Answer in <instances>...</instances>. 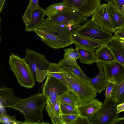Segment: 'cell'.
<instances>
[{"instance_id": "1", "label": "cell", "mask_w": 124, "mask_h": 124, "mask_svg": "<svg viewBox=\"0 0 124 124\" xmlns=\"http://www.w3.org/2000/svg\"><path fill=\"white\" fill-rule=\"evenodd\" d=\"M72 30L67 26L44 19L34 32L43 42L51 48L57 49L73 43Z\"/></svg>"}, {"instance_id": "2", "label": "cell", "mask_w": 124, "mask_h": 124, "mask_svg": "<svg viewBox=\"0 0 124 124\" xmlns=\"http://www.w3.org/2000/svg\"><path fill=\"white\" fill-rule=\"evenodd\" d=\"M46 104V99L40 90L29 97H18L16 102L10 108L20 111L24 116L23 124H47L43 120V110Z\"/></svg>"}, {"instance_id": "3", "label": "cell", "mask_w": 124, "mask_h": 124, "mask_svg": "<svg viewBox=\"0 0 124 124\" xmlns=\"http://www.w3.org/2000/svg\"><path fill=\"white\" fill-rule=\"evenodd\" d=\"M61 69L69 89L77 95L79 104L94 99L97 96V91L88 82L63 67Z\"/></svg>"}, {"instance_id": "4", "label": "cell", "mask_w": 124, "mask_h": 124, "mask_svg": "<svg viewBox=\"0 0 124 124\" xmlns=\"http://www.w3.org/2000/svg\"><path fill=\"white\" fill-rule=\"evenodd\" d=\"M10 68L22 86L31 88L35 85V78L28 64L18 55L10 54L8 61Z\"/></svg>"}, {"instance_id": "5", "label": "cell", "mask_w": 124, "mask_h": 124, "mask_svg": "<svg viewBox=\"0 0 124 124\" xmlns=\"http://www.w3.org/2000/svg\"><path fill=\"white\" fill-rule=\"evenodd\" d=\"M23 59L33 73L36 81L41 83L49 75L48 68L50 62L45 55L33 49H27Z\"/></svg>"}, {"instance_id": "6", "label": "cell", "mask_w": 124, "mask_h": 124, "mask_svg": "<svg viewBox=\"0 0 124 124\" xmlns=\"http://www.w3.org/2000/svg\"><path fill=\"white\" fill-rule=\"evenodd\" d=\"M117 105L111 97L105 98L101 107L89 120L92 124H113L118 116Z\"/></svg>"}, {"instance_id": "7", "label": "cell", "mask_w": 124, "mask_h": 124, "mask_svg": "<svg viewBox=\"0 0 124 124\" xmlns=\"http://www.w3.org/2000/svg\"><path fill=\"white\" fill-rule=\"evenodd\" d=\"M48 20L66 25L73 31L85 24L88 20L68 7Z\"/></svg>"}, {"instance_id": "8", "label": "cell", "mask_w": 124, "mask_h": 124, "mask_svg": "<svg viewBox=\"0 0 124 124\" xmlns=\"http://www.w3.org/2000/svg\"><path fill=\"white\" fill-rule=\"evenodd\" d=\"M69 89L68 87L62 81L48 75L42 89L46 103L54 104L58 97Z\"/></svg>"}, {"instance_id": "9", "label": "cell", "mask_w": 124, "mask_h": 124, "mask_svg": "<svg viewBox=\"0 0 124 124\" xmlns=\"http://www.w3.org/2000/svg\"><path fill=\"white\" fill-rule=\"evenodd\" d=\"M78 35L87 37L104 44L112 36V33L104 30L88 20L86 23L72 31Z\"/></svg>"}, {"instance_id": "10", "label": "cell", "mask_w": 124, "mask_h": 124, "mask_svg": "<svg viewBox=\"0 0 124 124\" xmlns=\"http://www.w3.org/2000/svg\"><path fill=\"white\" fill-rule=\"evenodd\" d=\"M92 16L91 21L99 28L112 33L116 31L107 4H100Z\"/></svg>"}, {"instance_id": "11", "label": "cell", "mask_w": 124, "mask_h": 124, "mask_svg": "<svg viewBox=\"0 0 124 124\" xmlns=\"http://www.w3.org/2000/svg\"><path fill=\"white\" fill-rule=\"evenodd\" d=\"M101 0H66L68 6L83 17L92 16L100 5Z\"/></svg>"}, {"instance_id": "12", "label": "cell", "mask_w": 124, "mask_h": 124, "mask_svg": "<svg viewBox=\"0 0 124 124\" xmlns=\"http://www.w3.org/2000/svg\"><path fill=\"white\" fill-rule=\"evenodd\" d=\"M101 63L109 82L119 84L124 80V66L123 65L116 61Z\"/></svg>"}, {"instance_id": "13", "label": "cell", "mask_w": 124, "mask_h": 124, "mask_svg": "<svg viewBox=\"0 0 124 124\" xmlns=\"http://www.w3.org/2000/svg\"><path fill=\"white\" fill-rule=\"evenodd\" d=\"M102 105L96 99L79 103L77 106L79 116L88 119L98 111Z\"/></svg>"}, {"instance_id": "14", "label": "cell", "mask_w": 124, "mask_h": 124, "mask_svg": "<svg viewBox=\"0 0 124 124\" xmlns=\"http://www.w3.org/2000/svg\"><path fill=\"white\" fill-rule=\"evenodd\" d=\"M105 45L111 51L116 61L124 66V46L119 39L113 36Z\"/></svg>"}, {"instance_id": "15", "label": "cell", "mask_w": 124, "mask_h": 124, "mask_svg": "<svg viewBox=\"0 0 124 124\" xmlns=\"http://www.w3.org/2000/svg\"><path fill=\"white\" fill-rule=\"evenodd\" d=\"M96 63L99 69V73L94 78H90V83L100 94L106 88L109 82L106 78L102 63Z\"/></svg>"}, {"instance_id": "16", "label": "cell", "mask_w": 124, "mask_h": 124, "mask_svg": "<svg viewBox=\"0 0 124 124\" xmlns=\"http://www.w3.org/2000/svg\"><path fill=\"white\" fill-rule=\"evenodd\" d=\"M71 37L76 47H79L89 49L95 50L105 45L94 40L72 33Z\"/></svg>"}, {"instance_id": "17", "label": "cell", "mask_w": 124, "mask_h": 124, "mask_svg": "<svg viewBox=\"0 0 124 124\" xmlns=\"http://www.w3.org/2000/svg\"><path fill=\"white\" fill-rule=\"evenodd\" d=\"M18 97L16 96L14 89L5 86L0 89V107L10 108L17 101Z\"/></svg>"}, {"instance_id": "18", "label": "cell", "mask_w": 124, "mask_h": 124, "mask_svg": "<svg viewBox=\"0 0 124 124\" xmlns=\"http://www.w3.org/2000/svg\"><path fill=\"white\" fill-rule=\"evenodd\" d=\"M46 12V10L39 6L38 8L34 9L28 24L26 26L25 31L29 32L31 31L34 32L36 28L44 20V16Z\"/></svg>"}, {"instance_id": "19", "label": "cell", "mask_w": 124, "mask_h": 124, "mask_svg": "<svg viewBox=\"0 0 124 124\" xmlns=\"http://www.w3.org/2000/svg\"><path fill=\"white\" fill-rule=\"evenodd\" d=\"M109 12L116 30L124 25V12L113 1L108 2Z\"/></svg>"}, {"instance_id": "20", "label": "cell", "mask_w": 124, "mask_h": 124, "mask_svg": "<svg viewBox=\"0 0 124 124\" xmlns=\"http://www.w3.org/2000/svg\"><path fill=\"white\" fill-rule=\"evenodd\" d=\"M95 50L96 62L106 63L116 61L112 52L105 44Z\"/></svg>"}, {"instance_id": "21", "label": "cell", "mask_w": 124, "mask_h": 124, "mask_svg": "<svg viewBox=\"0 0 124 124\" xmlns=\"http://www.w3.org/2000/svg\"><path fill=\"white\" fill-rule=\"evenodd\" d=\"M79 55L81 63L90 65L96 62L95 50L76 47Z\"/></svg>"}, {"instance_id": "22", "label": "cell", "mask_w": 124, "mask_h": 124, "mask_svg": "<svg viewBox=\"0 0 124 124\" xmlns=\"http://www.w3.org/2000/svg\"><path fill=\"white\" fill-rule=\"evenodd\" d=\"M60 66L71 71L76 75L90 83V78L84 73L78 65L66 62L62 59L60 60L58 63Z\"/></svg>"}, {"instance_id": "23", "label": "cell", "mask_w": 124, "mask_h": 124, "mask_svg": "<svg viewBox=\"0 0 124 124\" xmlns=\"http://www.w3.org/2000/svg\"><path fill=\"white\" fill-rule=\"evenodd\" d=\"M58 98L61 104H68L76 106H78L79 104L77 95L73 91L70 89L60 95Z\"/></svg>"}, {"instance_id": "24", "label": "cell", "mask_w": 124, "mask_h": 124, "mask_svg": "<svg viewBox=\"0 0 124 124\" xmlns=\"http://www.w3.org/2000/svg\"><path fill=\"white\" fill-rule=\"evenodd\" d=\"M111 96L118 104L124 103V80L114 84Z\"/></svg>"}, {"instance_id": "25", "label": "cell", "mask_w": 124, "mask_h": 124, "mask_svg": "<svg viewBox=\"0 0 124 124\" xmlns=\"http://www.w3.org/2000/svg\"><path fill=\"white\" fill-rule=\"evenodd\" d=\"M68 7L65 2L62 1L51 4L46 8L45 15L49 20L56 14L62 11L64 8Z\"/></svg>"}, {"instance_id": "26", "label": "cell", "mask_w": 124, "mask_h": 124, "mask_svg": "<svg viewBox=\"0 0 124 124\" xmlns=\"http://www.w3.org/2000/svg\"><path fill=\"white\" fill-rule=\"evenodd\" d=\"M48 70L49 75L60 80L68 87V84L62 73L61 67L58 63H50Z\"/></svg>"}, {"instance_id": "27", "label": "cell", "mask_w": 124, "mask_h": 124, "mask_svg": "<svg viewBox=\"0 0 124 124\" xmlns=\"http://www.w3.org/2000/svg\"><path fill=\"white\" fill-rule=\"evenodd\" d=\"M63 50L64 53L63 60L69 63L78 65L76 61L79 59V55L77 49L70 47L64 49Z\"/></svg>"}, {"instance_id": "28", "label": "cell", "mask_w": 124, "mask_h": 124, "mask_svg": "<svg viewBox=\"0 0 124 124\" xmlns=\"http://www.w3.org/2000/svg\"><path fill=\"white\" fill-rule=\"evenodd\" d=\"M60 104L58 97L54 104L50 117L52 124H63L61 118V115L62 113L61 109Z\"/></svg>"}, {"instance_id": "29", "label": "cell", "mask_w": 124, "mask_h": 124, "mask_svg": "<svg viewBox=\"0 0 124 124\" xmlns=\"http://www.w3.org/2000/svg\"><path fill=\"white\" fill-rule=\"evenodd\" d=\"M29 2V4L22 16L23 21L26 26L30 19L33 11L39 6L38 3V0H30Z\"/></svg>"}, {"instance_id": "30", "label": "cell", "mask_w": 124, "mask_h": 124, "mask_svg": "<svg viewBox=\"0 0 124 124\" xmlns=\"http://www.w3.org/2000/svg\"><path fill=\"white\" fill-rule=\"evenodd\" d=\"M77 106L70 104L61 103L60 104V108L63 114L79 116Z\"/></svg>"}, {"instance_id": "31", "label": "cell", "mask_w": 124, "mask_h": 124, "mask_svg": "<svg viewBox=\"0 0 124 124\" xmlns=\"http://www.w3.org/2000/svg\"><path fill=\"white\" fill-rule=\"evenodd\" d=\"M78 115L62 114L61 118L63 124H75Z\"/></svg>"}, {"instance_id": "32", "label": "cell", "mask_w": 124, "mask_h": 124, "mask_svg": "<svg viewBox=\"0 0 124 124\" xmlns=\"http://www.w3.org/2000/svg\"><path fill=\"white\" fill-rule=\"evenodd\" d=\"M0 120L8 122L10 124H21L23 123V121H20L17 120L15 116H10L6 114L0 113Z\"/></svg>"}, {"instance_id": "33", "label": "cell", "mask_w": 124, "mask_h": 124, "mask_svg": "<svg viewBox=\"0 0 124 124\" xmlns=\"http://www.w3.org/2000/svg\"><path fill=\"white\" fill-rule=\"evenodd\" d=\"M114 84L109 82L108 85L106 90L105 93V98H111V93Z\"/></svg>"}, {"instance_id": "34", "label": "cell", "mask_w": 124, "mask_h": 124, "mask_svg": "<svg viewBox=\"0 0 124 124\" xmlns=\"http://www.w3.org/2000/svg\"><path fill=\"white\" fill-rule=\"evenodd\" d=\"M92 124L86 118L79 116L75 122V124Z\"/></svg>"}, {"instance_id": "35", "label": "cell", "mask_w": 124, "mask_h": 124, "mask_svg": "<svg viewBox=\"0 0 124 124\" xmlns=\"http://www.w3.org/2000/svg\"><path fill=\"white\" fill-rule=\"evenodd\" d=\"M114 36L118 39L124 38V25L118 29L114 33Z\"/></svg>"}, {"instance_id": "36", "label": "cell", "mask_w": 124, "mask_h": 124, "mask_svg": "<svg viewBox=\"0 0 124 124\" xmlns=\"http://www.w3.org/2000/svg\"><path fill=\"white\" fill-rule=\"evenodd\" d=\"M113 2L124 12V0H113Z\"/></svg>"}, {"instance_id": "37", "label": "cell", "mask_w": 124, "mask_h": 124, "mask_svg": "<svg viewBox=\"0 0 124 124\" xmlns=\"http://www.w3.org/2000/svg\"><path fill=\"white\" fill-rule=\"evenodd\" d=\"M113 124H124V117L120 118L118 116Z\"/></svg>"}, {"instance_id": "38", "label": "cell", "mask_w": 124, "mask_h": 124, "mask_svg": "<svg viewBox=\"0 0 124 124\" xmlns=\"http://www.w3.org/2000/svg\"><path fill=\"white\" fill-rule=\"evenodd\" d=\"M117 110L118 113L124 111V103L118 104L117 106Z\"/></svg>"}, {"instance_id": "39", "label": "cell", "mask_w": 124, "mask_h": 124, "mask_svg": "<svg viewBox=\"0 0 124 124\" xmlns=\"http://www.w3.org/2000/svg\"><path fill=\"white\" fill-rule=\"evenodd\" d=\"M5 0H0V12H1L3 8V7Z\"/></svg>"}, {"instance_id": "40", "label": "cell", "mask_w": 124, "mask_h": 124, "mask_svg": "<svg viewBox=\"0 0 124 124\" xmlns=\"http://www.w3.org/2000/svg\"><path fill=\"white\" fill-rule=\"evenodd\" d=\"M120 40L124 41V38L118 39Z\"/></svg>"}, {"instance_id": "41", "label": "cell", "mask_w": 124, "mask_h": 124, "mask_svg": "<svg viewBox=\"0 0 124 124\" xmlns=\"http://www.w3.org/2000/svg\"><path fill=\"white\" fill-rule=\"evenodd\" d=\"M121 43L124 46V41H121L120 40Z\"/></svg>"}, {"instance_id": "42", "label": "cell", "mask_w": 124, "mask_h": 124, "mask_svg": "<svg viewBox=\"0 0 124 124\" xmlns=\"http://www.w3.org/2000/svg\"><path fill=\"white\" fill-rule=\"evenodd\" d=\"M103 0L105 1H107L108 2L109 1H113V0Z\"/></svg>"}, {"instance_id": "43", "label": "cell", "mask_w": 124, "mask_h": 124, "mask_svg": "<svg viewBox=\"0 0 124 124\" xmlns=\"http://www.w3.org/2000/svg\"><path fill=\"white\" fill-rule=\"evenodd\" d=\"M63 1H65L66 0H62Z\"/></svg>"}]
</instances>
